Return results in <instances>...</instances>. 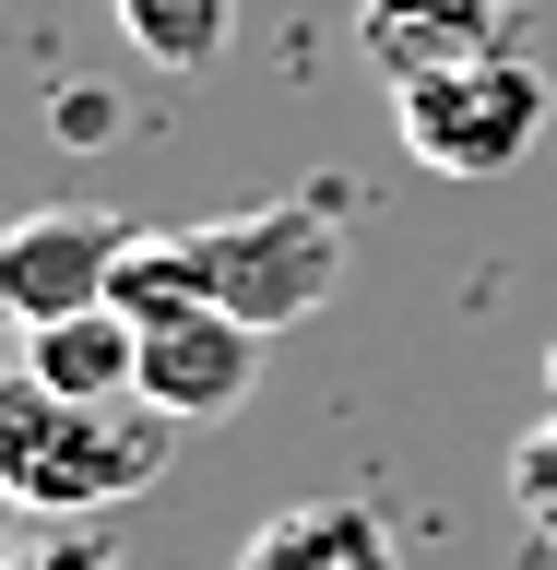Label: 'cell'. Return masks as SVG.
<instances>
[{
  "label": "cell",
  "mask_w": 557,
  "mask_h": 570,
  "mask_svg": "<svg viewBox=\"0 0 557 570\" xmlns=\"http://www.w3.org/2000/svg\"><path fill=\"white\" fill-rule=\"evenodd\" d=\"M345 285V190H285L261 214L226 226H155L119 262V309L167 321V309H226L249 333H297Z\"/></svg>",
  "instance_id": "obj_1"
},
{
  "label": "cell",
  "mask_w": 557,
  "mask_h": 570,
  "mask_svg": "<svg viewBox=\"0 0 557 570\" xmlns=\"http://www.w3.org/2000/svg\"><path fill=\"white\" fill-rule=\"evenodd\" d=\"M155 463H167V416H155V404H71V392H48L36 368L0 381V475H12L24 511L83 523L107 499L155 488Z\"/></svg>",
  "instance_id": "obj_2"
},
{
  "label": "cell",
  "mask_w": 557,
  "mask_h": 570,
  "mask_svg": "<svg viewBox=\"0 0 557 570\" xmlns=\"http://www.w3.org/2000/svg\"><path fill=\"white\" fill-rule=\"evenodd\" d=\"M391 131H404V155L427 178H510L534 155V131H546V83L510 48H487V60L391 83Z\"/></svg>",
  "instance_id": "obj_3"
},
{
  "label": "cell",
  "mask_w": 557,
  "mask_h": 570,
  "mask_svg": "<svg viewBox=\"0 0 557 570\" xmlns=\"http://www.w3.org/2000/svg\"><path fill=\"white\" fill-rule=\"evenodd\" d=\"M119 262H131V226L96 203H60V214H24L0 226V309H24V333L71 309H107L119 297Z\"/></svg>",
  "instance_id": "obj_4"
},
{
  "label": "cell",
  "mask_w": 557,
  "mask_h": 570,
  "mask_svg": "<svg viewBox=\"0 0 557 570\" xmlns=\"http://www.w3.org/2000/svg\"><path fill=\"white\" fill-rule=\"evenodd\" d=\"M261 392V333L226 309H167L142 321V404L167 428H202V416H238Z\"/></svg>",
  "instance_id": "obj_5"
},
{
  "label": "cell",
  "mask_w": 557,
  "mask_h": 570,
  "mask_svg": "<svg viewBox=\"0 0 557 570\" xmlns=\"http://www.w3.org/2000/svg\"><path fill=\"white\" fill-rule=\"evenodd\" d=\"M356 48L380 83H416V71L510 48V0H356Z\"/></svg>",
  "instance_id": "obj_6"
},
{
  "label": "cell",
  "mask_w": 557,
  "mask_h": 570,
  "mask_svg": "<svg viewBox=\"0 0 557 570\" xmlns=\"http://www.w3.org/2000/svg\"><path fill=\"white\" fill-rule=\"evenodd\" d=\"M24 368L71 404H142V321L107 297V309H71L48 333H24Z\"/></svg>",
  "instance_id": "obj_7"
},
{
  "label": "cell",
  "mask_w": 557,
  "mask_h": 570,
  "mask_svg": "<svg viewBox=\"0 0 557 570\" xmlns=\"http://www.w3.org/2000/svg\"><path fill=\"white\" fill-rule=\"evenodd\" d=\"M238 570H404V547L368 499H297L273 523H249Z\"/></svg>",
  "instance_id": "obj_8"
},
{
  "label": "cell",
  "mask_w": 557,
  "mask_h": 570,
  "mask_svg": "<svg viewBox=\"0 0 557 570\" xmlns=\"http://www.w3.org/2000/svg\"><path fill=\"white\" fill-rule=\"evenodd\" d=\"M107 12L155 71H213L238 48V0H107Z\"/></svg>",
  "instance_id": "obj_9"
},
{
  "label": "cell",
  "mask_w": 557,
  "mask_h": 570,
  "mask_svg": "<svg viewBox=\"0 0 557 570\" xmlns=\"http://www.w3.org/2000/svg\"><path fill=\"white\" fill-rule=\"evenodd\" d=\"M510 511H523V523L557 547V404L523 428V440H510Z\"/></svg>",
  "instance_id": "obj_10"
},
{
  "label": "cell",
  "mask_w": 557,
  "mask_h": 570,
  "mask_svg": "<svg viewBox=\"0 0 557 570\" xmlns=\"http://www.w3.org/2000/svg\"><path fill=\"white\" fill-rule=\"evenodd\" d=\"M0 570H119V547H107V534H36V547H12Z\"/></svg>",
  "instance_id": "obj_11"
},
{
  "label": "cell",
  "mask_w": 557,
  "mask_h": 570,
  "mask_svg": "<svg viewBox=\"0 0 557 570\" xmlns=\"http://www.w3.org/2000/svg\"><path fill=\"white\" fill-rule=\"evenodd\" d=\"M12 534H24V499H12V475H0V559H12Z\"/></svg>",
  "instance_id": "obj_12"
},
{
  "label": "cell",
  "mask_w": 557,
  "mask_h": 570,
  "mask_svg": "<svg viewBox=\"0 0 557 570\" xmlns=\"http://www.w3.org/2000/svg\"><path fill=\"white\" fill-rule=\"evenodd\" d=\"M12 345H24V309H0V381H12Z\"/></svg>",
  "instance_id": "obj_13"
}]
</instances>
